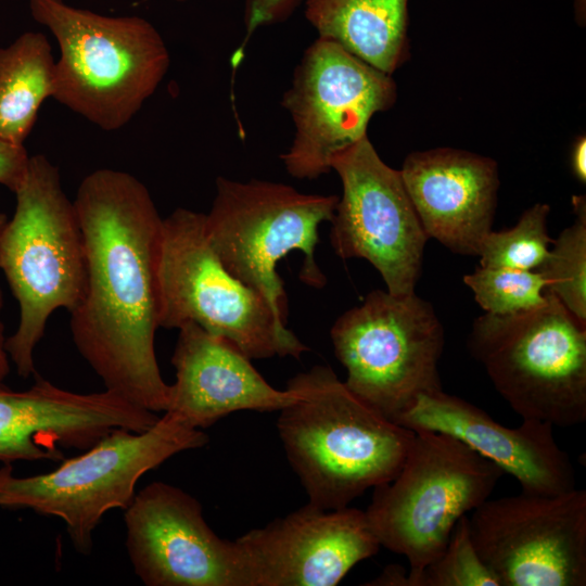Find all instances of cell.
<instances>
[{
    "label": "cell",
    "mask_w": 586,
    "mask_h": 586,
    "mask_svg": "<svg viewBox=\"0 0 586 586\" xmlns=\"http://www.w3.org/2000/svg\"><path fill=\"white\" fill-rule=\"evenodd\" d=\"M74 205L87 266L84 296L69 313L75 346L105 390L165 411L169 385L155 355L163 218L137 177L112 168L87 175Z\"/></svg>",
    "instance_id": "obj_1"
},
{
    "label": "cell",
    "mask_w": 586,
    "mask_h": 586,
    "mask_svg": "<svg viewBox=\"0 0 586 586\" xmlns=\"http://www.w3.org/2000/svg\"><path fill=\"white\" fill-rule=\"evenodd\" d=\"M298 397L280 410L277 429L309 498L334 510L392 481L415 436L351 392L329 366L288 382Z\"/></svg>",
    "instance_id": "obj_2"
},
{
    "label": "cell",
    "mask_w": 586,
    "mask_h": 586,
    "mask_svg": "<svg viewBox=\"0 0 586 586\" xmlns=\"http://www.w3.org/2000/svg\"><path fill=\"white\" fill-rule=\"evenodd\" d=\"M16 207L0 240V269L20 307L18 326L5 349L22 378L37 373L34 351L50 316L69 313L84 296L86 253L76 208L60 171L44 155L29 157L14 192Z\"/></svg>",
    "instance_id": "obj_3"
},
{
    "label": "cell",
    "mask_w": 586,
    "mask_h": 586,
    "mask_svg": "<svg viewBox=\"0 0 586 586\" xmlns=\"http://www.w3.org/2000/svg\"><path fill=\"white\" fill-rule=\"evenodd\" d=\"M29 10L60 48L52 98L103 130L126 126L169 68L161 34L141 16H107L63 0H29Z\"/></svg>",
    "instance_id": "obj_4"
},
{
    "label": "cell",
    "mask_w": 586,
    "mask_h": 586,
    "mask_svg": "<svg viewBox=\"0 0 586 586\" xmlns=\"http://www.w3.org/2000/svg\"><path fill=\"white\" fill-rule=\"evenodd\" d=\"M207 435L170 413L148 430L115 429L82 454L62 459L52 471L16 476L11 463L0 468V507L30 509L61 519L81 555H90L93 532L103 515L126 509L140 477L170 457L203 447Z\"/></svg>",
    "instance_id": "obj_5"
},
{
    "label": "cell",
    "mask_w": 586,
    "mask_h": 586,
    "mask_svg": "<svg viewBox=\"0 0 586 586\" xmlns=\"http://www.w3.org/2000/svg\"><path fill=\"white\" fill-rule=\"evenodd\" d=\"M545 293L537 308L476 318L468 347L522 419L574 426L586 420V323Z\"/></svg>",
    "instance_id": "obj_6"
},
{
    "label": "cell",
    "mask_w": 586,
    "mask_h": 586,
    "mask_svg": "<svg viewBox=\"0 0 586 586\" xmlns=\"http://www.w3.org/2000/svg\"><path fill=\"white\" fill-rule=\"evenodd\" d=\"M158 289L160 328L194 322L251 359H298L309 351L259 292L224 266L207 237L203 213L179 207L163 218Z\"/></svg>",
    "instance_id": "obj_7"
},
{
    "label": "cell",
    "mask_w": 586,
    "mask_h": 586,
    "mask_svg": "<svg viewBox=\"0 0 586 586\" xmlns=\"http://www.w3.org/2000/svg\"><path fill=\"white\" fill-rule=\"evenodd\" d=\"M336 195L305 194L293 187L252 179H216L212 207L204 214L207 237L224 266L259 292L286 326L288 302L278 263L298 251L301 279L322 288L327 279L315 260L319 227L331 221Z\"/></svg>",
    "instance_id": "obj_8"
},
{
    "label": "cell",
    "mask_w": 586,
    "mask_h": 586,
    "mask_svg": "<svg viewBox=\"0 0 586 586\" xmlns=\"http://www.w3.org/2000/svg\"><path fill=\"white\" fill-rule=\"evenodd\" d=\"M504 471L456 437L415 431L396 476L365 511L381 547L419 571L445 549L458 520L488 499Z\"/></svg>",
    "instance_id": "obj_9"
},
{
    "label": "cell",
    "mask_w": 586,
    "mask_h": 586,
    "mask_svg": "<svg viewBox=\"0 0 586 586\" xmlns=\"http://www.w3.org/2000/svg\"><path fill=\"white\" fill-rule=\"evenodd\" d=\"M330 334L347 388L394 422L420 395L443 390L437 365L444 329L416 293L374 290L342 314Z\"/></svg>",
    "instance_id": "obj_10"
},
{
    "label": "cell",
    "mask_w": 586,
    "mask_h": 586,
    "mask_svg": "<svg viewBox=\"0 0 586 586\" xmlns=\"http://www.w3.org/2000/svg\"><path fill=\"white\" fill-rule=\"evenodd\" d=\"M395 99L391 75L318 37L281 101L295 127L291 145L280 155L288 174L314 180L332 170L333 155L366 137L371 117Z\"/></svg>",
    "instance_id": "obj_11"
},
{
    "label": "cell",
    "mask_w": 586,
    "mask_h": 586,
    "mask_svg": "<svg viewBox=\"0 0 586 586\" xmlns=\"http://www.w3.org/2000/svg\"><path fill=\"white\" fill-rule=\"evenodd\" d=\"M331 169L343 188L330 221L334 253L368 260L391 294L415 293L430 238L400 171L381 160L367 136L333 155Z\"/></svg>",
    "instance_id": "obj_12"
},
{
    "label": "cell",
    "mask_w": 586,
    "mask_h": 586,
    "mask_svg": "<svg viewBox=\"0 0 586 586\" xmlns=\"http://www.w3.org/2000/svg\"><path fill=\"white\" fill-rule=\"evenodd\" d=\"M469 526L501 586L586 585L585 489L486 499Z\"/></svg>",
    "instance_id": "obj_13"
},
{
    "label": "cell",
    "mask_w": 586,
    "mask_h": 586,
    "mask_svg": "<svg viewBox=\"0 0 586 586\" xmlns=\"http://www.w3.org/2000/svg\"><path fill=\"white\" fill-rule=\"evenodd\" d=\"M124 511L127 553L144 585L251 586L238 543L219 537L181 488L152 482Z\"/></svg>",
    "instance_id": "obj_14"
},
{
    "label": "cell",
    "mask_w": 586,
    "mask_h": 586,
    "mask_svg": "<svg viewBox=\"0 0 586 586\" xmlns=\"http://www.w3.org/2000/svg\"><path fill=\"white\" fill-rule=\"evenodd\" d=\"M235 542L251 586H334L381 547L365 511L310 504Z\"/></svg>",
    "instance_id": "obj_15"
},
{
    "label": "cell",
    "mask_w": 586,
    "mask_h": 586,
    "mask_svg": "<svg viewBox=\"0 0 586 586\" xmlns=\"http://www.w3.org/2000/svg\"><path fill=\"white\" fill-rule=\"evenodd\" d=\"M158 418L111 391L75 393L35 373L25 391L0 387V462L61 461V447L82 451L115 429L142 432Z\"/></svg>",
    "instance_id": "obj_16"
},
{
    "label": "cell",
    "mask_w": 586,
    "mask_h": 586,
    "mask_svg": "<svg viewBox=\"0 0 586 586\" xmlns=\"http://www.w3.org/2000/svg\"><path fill=\"white\" fill-rule=\"evenodd\" d=\"M522 420L519 426L508 428L480 407L441 390L420 395L396 423L456 437L512 475L522 492L559 495L576 488L574 467L557 444L553 426Z\"/></svg>",
    "instance_id": "obj_17"
},
{
    "label": "cell",
    "mask_w": 586,
    "mask_h": 586,
    "mask_svg": "<svg viewBox=\"0 0 586 586\" xmlns=\"http://www.w3.org/2000/svg\"><path fill=\"white\" fill-rule=\"evenodd\" d=\"M178 330L171 357L176 381L164 412L188 426L208 428L238 410H281L297 399L294 388L271 386L229 340L194 322Z\"/></svg>",
    "instance_id": "obj_18"
},
{
    "label": "cell",
    "mask_w": 586,
    "mask_h": 586,
    "mask_svg": "<svg viewBox=\"0 0 586 586\" xmlns=\"http://www.w3.org/2000/svg\"><path fill=\"white\" fill-rule=\"evenodd\" d=\"M399 171L428 237L451 252L479 255L496 209V163L444 148L409 154Z\"/></svg>",
    "instance_id": "obj_19"
},
{
    "label": "cell",
    "mask_w": 586,
    "mask_h": 586,
    "mask_svg": "<svg viewBox=\"0 0 586 586\" xmlns=\"http://www.w3.org/2000/svg\"><path fill=\"white\" fill-rule=\"evenodd\" d=\"M320 38L391 75L407 55L408 0H306Z\"/></svg>",
    "instance_id": "obj_20"
},
{
    "label": "cell",
    "mask_w": 586,
    "mask_h": 586,
    "mask_svg": "<svg viewBox=\"0 0 586 586\" xmlns=\"http://www.w3.org/2000/svg\"><path fill=\"white\" fill-rule=\"evenodd\" d=\"M54 66L42 33L26 31L0 48V140L23 145L41 104L52 98Z\"/></svg>",
    "instance_id": "obj_21"
},
{
    "label": "cell",
    "mask_w": 586,
    "mask_h": 586,
    "mask_svg": "<svg viewBox=\"0 0 586 586\" xmlns=\"http://www.w3.org/2000/svg\"><path fill=\"white\" fill-rule=\"evenodd\" d=\"M575 220L552 241L536 269L552 293L581 322L586 323V200L573 196Z\"/></svg>",
    "instance_id": "obj_22"
},
{
    "label": "cell",
    "mask_w": 586,
    "mask_h": 586,
    "mask_svg": "<svg viewBox=\"0 0 586 586\" xmlns=\"http://www.w3.org/2000/svg\"><path fill=\"white\" fill-rule=\"evenodd\" d=\"M549 209V205L537 203L521 215L514 227L487 233L477 255L480 266L536 270L553 241L547 229Z\"/></svg>",
    "instance_id": "obj_23"
},
{
    "label": "cell",
    "mask_w": 586,
    "mask_h": 586,
    "mask_svg": "<svg viewBox=\"0 0 586 586\" xmlns=\"http://www.w3.org/2000/svg\"><path fill=\"white\" fill-rule=\"evenodd\" d=\"M463 280L488 314H518L546 302L547 281L536 270L480 266Z\"/></svg>",
    "instance_id": "obj_24"
},
{
    "label": "cell",
    "mask_w": 586,
    "mask_h": 586,
    "mask_svg": "<svg viewBox=\"0 0 586 586\" xmlns=\"http://www.w3.org/2000/svg\"><path fill=\"white\" fill-rule=\"evenodd\" d=\"M409 586H501L479 556L468 515L456 523L443 552L419 571H409Z\"/></svg>",
    "instance_id": "obj_25"
},
{
    "label": "cell",
    "mask_w": 586,
    "mask_h": 586,
    "mask_svg": "<svg viewBox=\"0 0 586 586\" xmlns=\"http://www.w3.org/2000/svg\"><path fill=\"white\" fill-rule=\"evenodd\" d=\"M300 0H245L246 36L237 55H241L253 31L260 26L286 20Z\"/></svg>",
    "instance_id": "obj_26"
},
{
    "label": "cell",
    "mask_w": 586,
    "mask_h": 586,
    "mask_svg": "<svg viewBox=\"0 0 586 586\" xmlns=\"http://www.w3.org/2000/svg\"><path fill=\"white\" fill-rule=\"evenodd\" d=\"M29 157L24 145L0 140V184L15 192L26 175Z\"/></svg>",
    "instance_id": "obj_27"
},
{
    "label": "cell",
    "mask_w": 586,
    "mask_h": 586,
    "mask_svg": "<svg viewBox=\"0 0 586 586\" xmlns=\"http://www.w3.org/2000/svg\"><path fill=\"white\" fill-rule=\"evenodd\" d=\"M368 585L409 586L408 573L400 565H388L382 574Z\"/></svg>",
    "instance_id": "obj_28"
},
{
    "label": "cell",
    "mask_w": 586,
    "mask_h": 586,
    "mask_svg": "<svg viewBox=\"0 0 586 586\" xmlns=\"http://www.w3.org/2000/svg\"><path fill=\"white\" fill-rule=\"evenodd\" d=\"M571 168L574 176L581 181L586 180V139L578 137L571 152Z\"/></svg>",
    "instance_id": "obj_29"
},
{
    "label": "cell",
    "mask_w": 586,
    "mask_h": 586,
    "mask_svg": "<svg viewBox=\"0 0 586 586\" xmlns=\"http://www.w3.org/2000/svg\"><path fill=\"white\" fill-rule=\"evenodd\" d=\"M3 306V296L0 288V313ZM5 337L3 335V324L0 319V387L4 386V380L10 372L9 355L5 349Z\"/></svg>",
    "instance_id": "obj_30"
},
{
    "label": "cell",
    "mask_w": 586,
    "mask_h": 586,
    "mask_svg": "<svg viewBox=\"0 0 586 586\" xmlns=\"http://www.w3.org/2000/svg\"><path fill=\"white\" fill-rule=\"evenodd\" d=\"M7 222H8L7 215L0 212V240H1V235H2V232L4 230Z\"/></svg>",
    "instance_id": "obj_31"
},
{
    "label": "cell",
    "mask_w": 586,
    "mask_h": 586,
    "mask_svg": "<svg viewBox=\"0 0 586 586\" xmlns=\"http://www.w3.org/2000/svg\"><path fill=\"white\" fill-rule=\"evenodd\" d=\"M174 1L183 2V1H187V0H174Z\"/></svg>",
    "instance_id": "obj_32"
}]
</instances>
